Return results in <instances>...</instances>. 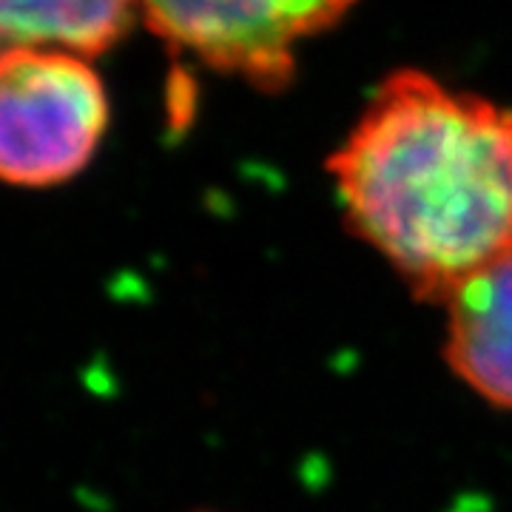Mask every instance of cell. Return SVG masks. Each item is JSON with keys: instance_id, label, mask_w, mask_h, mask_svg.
<instances>
[{"instance_id": "1", "label": "cell", "mask_w": 512, "mask_h": 512, "mask_svg": "<svg viewBox=\"0 0 512 512\" xmlns=\"http://www.w3.org/2000/svg\"><path fill=\"white\" fill-rule=\"evenodd\" d=\"M328 174L348 231L416 302L441 308L512 251V109L436 77L390 74Z\"/></svg>"}, {"instance_id": "2", "label": "cell", "mask_w": 512, "mask_h": 512, "mask_svg": "<svg viewBox=\"0 0 512 512\" xmlns=\"http://www.w3.org/2000/svg\"><path fill=\"white\" fill-rule=\"evenodd\" d=\"M109 126V97L83 57L57 49L0 55V180L49 188L77 177Z\"/></svg>"}, {"instance_id": "3", "label": "cell", "mask_w": 512, "mask_h": 512, "mask_svg": "<svg viewBox=\"0 0 512 512\" xmlns=\"http://www.w3.org/2000/svg\"><path fill=\"white\" fill-rule=\"evenodd\" d=\"M356 0H137L148 29L200 63L262 92L291 83L296 46L348 15Z\"/></svg>"}, {"instance_id": "4", "label": "cell", "mask_w": 512, "mask_h": 512, "mask_svg": "<svg viewBox=\"0 0 512 512\" xmlns=\"http://www.w3.org/2000/svg\"><path fill=\"white\" fill-rule=\"evenodd\" d=\"M441 311L450 373L481 402L512 413V251L464 279Z\"/></svg>"}, {"instance_id": "5", "label": "cell", "mask_w": 512, "mask_h": 512, "mask_svg": "<svg viewBox=\"0 0 512 512\" xmlns=\"http://www.w3.org/2000/svg\"><path fill=\"white\" fill-rule=\"evenodd\" d=\"M134 12L137 0H0V55L15 49L103 55L128 35Z\"/></svg>"}]
</instances>
